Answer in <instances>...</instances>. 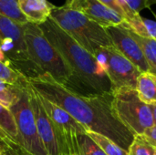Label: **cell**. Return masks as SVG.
<instances>
[{"instance_id":"6da1fadb","label":"cell","mask_w":156,"mask_h":155,"mask_svg":"<svg viewBox=\"0 0 156 155\" xmlns=\"http://www.w3.org/2000/svg\"><path fill=\"white\" fill-rule=\"evenodd\" d=\"M27 79L38 94L65 110L88 132L101 134L128 151L134 136L115 116L112 92L90 95L78 93L58 83L46 73Z\"/></svg>"},{"instance_id":"7a4b0ae2","label":"cell","mask_w":156,"mask_h":155,"mask_svg":"<svg viewBox=\"0 0 156 155\" xmlns=\"http://www.w3.org/2000/svg\"><path fill=\"white\" fill-rule=\"evenodd\" d=\"M38 26L71 69L76 83L84 87L89 94L112 92L111 82L94 55L69 37L50 17Z\"/></svg>"},{"instance_id":"3957f363","label":"cell","mask_w":156,"mask_h":155,"mask_svg":"<svg viewBox=\"0 0 156 155\" xmlns=\"http://www.w3.org/2000/svg\"><path fill=\"white\" fill-rule=\"evenodd\" d=\"M25 40L29 59L39 73H46L58 83L69 88L74 81L73 73L38 25L29 22L25 25Z\"/></svg>"},{"instance_id":"277c9868","label":"cell","mask_w":156,"mask_h":155,"mask_svg":"<svg viewBox=\"0 0 156 155\" xmlns=\"http://www.w3.org/2000/svg\"><path fill=\"white\" fill-rule=\"evenodd\" d=\"M50 18L94 56L100 49L113 46L103 26L76 9L66 5H54L50 13Z\"/></svg>"},{"instance_id":"5b68a950","label":"cell","mask_w":156,"mask_h":155,"mask_svg":"<svg viewBox=\"0 0 156 155\" xmlns=\"http://www.w3.org/2000/svg\"><path fill=\"white\" fill-rule=\"evenodd\" d=\"M112 94L115 116L134 137L154 125L151 108L140 100L135 89L121 88L112 90Z\"/></svg>"},{"instance_id":"8992f818","label":"cell","mask_w":156,"mask_h":155,"mask_svg":"<svg viewBox=\"0 0 156 155\" xmlns=\"http://www.w3.org/2000/svg\"><path fill=\"white\" fill-rule=\"evenodd\" d=\"M27 88L22 91L18 100L9 109L18 132L17 143L33 155H48L37 133Z\"/></svg>"},{"instance_id":"52a82bcc","label":"cell","mask_w":156,"mask_h":155,"mask_svg":"<svg viewBox=\"0 0 156 155\" xmlns=\"http://www.w3.org/2000/svg\"><path fill=\"white\" fill-rule=\"evenodd\" d=\"M95 57L111 82V91L121 88L135 89L142 72L113 46L100 49Z\"/></svg>"},{"instance_id":"ba28073f","label":"cell","mask_w":156,"mask_h":155,"mask_svg":"<svg viewBox=\"0 0 156 155\" xmlns=\"http://www.w3.org/2000/svg\"><path fill=\"white\" fill-rule=\"evenodd\" d=\"M25 25L15 22L10 18L0 15V49L5 56L6 62L10 63L21 72L22 66L33 65L27 50Z\"/></svg>"},{"instance_id":"9c48e42d","label":"cell","mask_w":156,"mask_h":155,"mask_svg":"<svg viewBox=\"0 0 156 155\" xmlns=\"http://www.w3.org/2000/svg\"><path fill=\"white\" fill-rule=\"evenodd\" d=\"M37 96L41 102V105L51 119L65 145L67 146L69 154L81 155L79 138L81 134L87 133L88 130L79 122H77L65 110L42 97L38 93Z\"/></svg>"},{"instance_id":"30bf717a","label":"cell","mask_w":156,"mask_h":155,"mask_svg":"<svg viewBox=\"0 0 156 155\" xmlns=\"http://www.w3.org/2000/svg\"><path fill=\"white\" fill-rule=\"evenodd\" d=\"M37 133L48 155H69L67 146L60 137L51 119L44 110L37 91L29 85L27 88Z\"/></svg>"},{"instance_id":"8fae6325","label":"cell","mask_w":156,"mask_h":155,"mask_svg":"<svg viewBox=\"0 0 156 155\" xmlns=\"http://www.w3.org/2000/svg\"><path fill=\"white\" fill-rule=\"evenodd\" d=\"M105 29L113 47L122 55L136 66L141 72H150V68L142 48L127 28L122 25H119L109 26Z\"/></svg>"},{"instance_id":"7c38bea8","label":"cell","mask_w":156,"mask_h":155,"mask_svg":"<svg viewBox=\"0 0 156 155\" xmlns=\"http://www.w3.org/2000/svg\"><path fill=\"white\" fill-rule=\"evenodd\" d=\"M69 7L81 12L104 28L119 26L124 22V17L122 15L99 0H76Z\"/></svg>"},{"instance_id":"4fadbf2b","label":"cell","mask_w":156,"mask_h":155,"mask_svg":"<svg viewBox=\"0 0 156 155\" xmlns=\"http://www.w3.org/2000/svg\"><path fill=\"white\" fill-rule=\"evenodd\" d=\"M19 8L29 23L41 25L50 17L54 5L48 0H18Z\"/></svg>"},{"instance_id":"5bb4252c","label":"cell","mask_w":156,"mask_h":155,"mask_svg":"<svg viewBox=\"0 0 156 155\" xmlns=\"http://www.w3.org/2000/svg\"><path fill=\"white\" fill-rule=\"evenodd\" d=\"M122 25L140 37L156 39V20L154 21L143 17L140 14H135L125 18Z\"/></svg>"},{"instance_id":"9a60e30c","label":"cell","mask_w":156,"mask_h":155,"mask_svg":"<svg viewBox=\"0 0 156 155\" xmlns=\"http://www.w3.org/2000/svg\"><path fill=\"white\" fill-rule=\"evenodd\" d=\"M18 132L15 119L9 109L0 104V143H17Z\"/></svg>"},{"instance_id":"2e32d148","label":"cell","mask_w":156,"mask_h":155,"mask_svg":"<svg viewBox=\"0 0 156 155\" xmlns=\"http://www.w3.org/2000/svg\"><path fill=\"white\" fill-rule=\"evenodd\" d=\"M135 90L142 101L151 105L156 103V75L142 72L137 79Z\"/></svg>"},{"instance_id":"e0dca14e","label":"cell","mask_w":156,"mask_h":155,"mask_svg":"<svg viewBox=\"0 0 156 155\" xmlns=\"http://www.w3.org/2000/svg\"><path fill=\"white\" fill-rule=\"evenodd\" d=\"M0 79L19 89H26L29 83L27 78L8 62L0 60Z\"/></svg>"},{"instance_id":"ac0fdd59","label":"cell","mask_w":156,"mask_h":155,"mask_svg":"<svg viewBox=\"0 0 156 155\" xmlns=\"http://www.w3.org/2000/svg\"><path fill=\"white\" fill-rule=\"evenodd\" d=\"M130 33L142 48L145 59L149 65L150 72L156 75V39L140 37L132 31H130Z\"/></svg>"},{"instance_id":"d6986e66","label":"cell","mask_w":156,"mask_h":155,"mask_svg":"<svg viewBox=\"0 0 156 155\" xmlns=\"http://www.w3.org/2000/svg\"><path fill=\"white\" fill-rule=\"evenodd\" d=\"M0 15L22 25L28 23L19 8L18 0H0Z\"/></svg>"},{"instance_id":"ffe728a7","label":"cell","mask_w":156,"mask_h":155,"mask_svg":"<svg viewBox=\"0 0 156 155\" xmlns=\"http://www.w3.org/2000/svg\"><path fill=\"white\" fill-rule=\"evenodd\" d=\"M87 135L91 138L103 150L106 155H130L127 150L122 148L114 142L101 134L93 132H88Z\"/></svg>"},{"instance_id":"44dd1931","label":"cell","mask_w":156,"mask_h":155,"mask_svg":"<svg viewBox=\"0 0 156 155\" xmlns=\"http://www.w3.org/2000/svg\"><path fill=\"white\" fill-rule=\"evenodd\" d=\"M24 90L25 89L16 88L0 79V104L10 109L18 100Z\"/></svg>"},{"instance_id":"7402d4cb","label":"cell","mask_w":156,"mask_h":155,"mask_svg":"<svg viewBox=\"0 0 156 155\" xmlns=\"http://www.w3.org/2000/svg\"><path fill=\"white\" fill-rule=\"evenodd\" d=\"M118 4L124 20L135 14H140L142 10L148 8L153 5L150 0H118Z\"/></svg>"},{"instance_id":"603a6c76","label":"cell","mask_w":156,"mask_h":155,"mask_svg":"<svg viewBox=\"0 0 156 155\" xmlns=\"http://www.w3.org/2000/svg\"><path fill=\"white\" fill-rule=\"evenodd\" d=\"M156 149L142 136H135L128 149L130 155H154Z\"/></svg>"},{"instance_id":"cb8c5ba5","label":"cell","mask_w":156,"mask_h":155,"mask_svg":"<svg viewBox=\"0 0 156 155\" xmlns=\"http://www.w3.org/2000/svg\"><path fill=\"white\" fill-rule=\"evenodd\" d=\"M81 155H106L103 150L87 133L81 134L79 138Z\"/></svg>"},{"instance_id":"d4e9b609","label":"cell","mask_w":156,"mask_h":155,"mask_svg":"<svg viewBox=\"0 0 156 155\" xmlns=\"http://www.w3.org/2000/svg\"><path fill=\"white\" fill-rule=\"evenodd\" d=\"M142 136L147 143H149L152 146H154L156 149V125L154 124L152 127L147 129L142 135Z\"/></svg>"},{"instance_id":"484cf974","label":"cell","mask_w":156,"mask_h":155,"mask_svg":"<svg viewBox=\"0 0 156 155\" xmlns=\"http://www.w3.org/2000/svg\"><path fill=\"white\" fill-rule=\"evenodd\" d=\"M5 145L9 146V147L12 149V151H13L16 155H33L32 153H28L27 150H25L21 145L16 144V143H7V144H5Z\"/></svg>"},{"instance_id":"4316f807","label":"cell","mask_w":156,"mask_h":155,"mask_svg":"<svg viewBox=\"0 0 156 155\" xmlns=\"http://www.w3.org/2000/svg\"><path fill=\"white\" fill-rule=\"evenodd\" d=\"M100 2H101L102 4H104L105 5L109 6L110 8L113 9L114 11H116L117 13H119L120 15L122 16V10L119 6V4H118V0H99Z\"/></svg>"},{"instance_id":"83f0119b","label":"cell","mask_w":156,"mask_h":155,"mask_svg":"<svg viewBox=\"0 0 156 155\" xmlns=\"http://www.w3.org/2000/svg\"><path fill=\"white\" fill-rule=\"evenodd\" d=\"M0 151L3 153L4 155H16L9 146L3 144V143H0Z\"/></svg>"},{"instance_id":"f1b7e54d","label":"cell","mask_w":156,"mask_h":155,"mask_svg":"<svg viewBox=\"0 0 156 155\" xmlns=\"http://www.w3.org/2000/svg\"><path fill=\"white\" fill-rule=\"evenodd\" d=\"M152 111V114H153V119H154V124L156 125V103L149 105Z\"/></svg>"},{"instance_id":"f546056e","label":"cell","mask_w":156,"mask_h":155,"mask_svg":"<svg viewBox=\"0 0 156 155\" xmlns=\"http://www.w3.org/2000/svg\"><path fill=\"white\" fill-rule=\"evenodd\" d=\"M0 48H1V38H0ZM0 60H2V61H4V62H6L5 58V56H4V54L2 53L1 49H0Z\"/></svg>"},{"instance_id":"4dcf8cb0","label":"cell","mask_w":156,"mask_h":155,"mask_svg":"<svg viewBox=\"0 0 156 155\" xmlns=\"http://www.w3.org/2000/svg\"><path fill=\"white\" fill-rule=\"evenodd\" d=\"M75 1H76V0H66V3H65L64 5H66V6H70Z\"/></svg>"},{"instance_id":"1f68e13d","label":"cell","mask_w":156,"mask_h":155,"mask_svg":"<svg viewBox=\"0 0 156 155\" xmlns=\"http://www.w3.org/2000/svg\"><path fill=\"white\" fill-rule=\"evenodd\" d=\"M151 2H152V4L153 5H154V4H156V0H150Z\"/></svg>"},{"instance_id":"d6a6232c","label":"cell","mask_w":156,"mask_h":155,"mask_svg":"<svg viewBox=\"0 0 156 155\" xmlns=\"http://www.w3.org/2000/svg\"><path fill=\"white\" fill-rule=\"evenodd\" d=\"M0 155H4V154H3V153H2L1 151H0Z\"/></svg>"},{"instance_id":"836d02e7","label":"cell","mask_w":156,"mask_h":155,"mask_svg":"<svg viewBox=\"0 0 156 155\" xmlns=\"http://www.w3.org/2000/svg\"><path fill=\"white\" fill-rule=\"evenodd\" d=\"M154 155H156V151H155V153H154Z\"/></svg>"}]
</instances>
